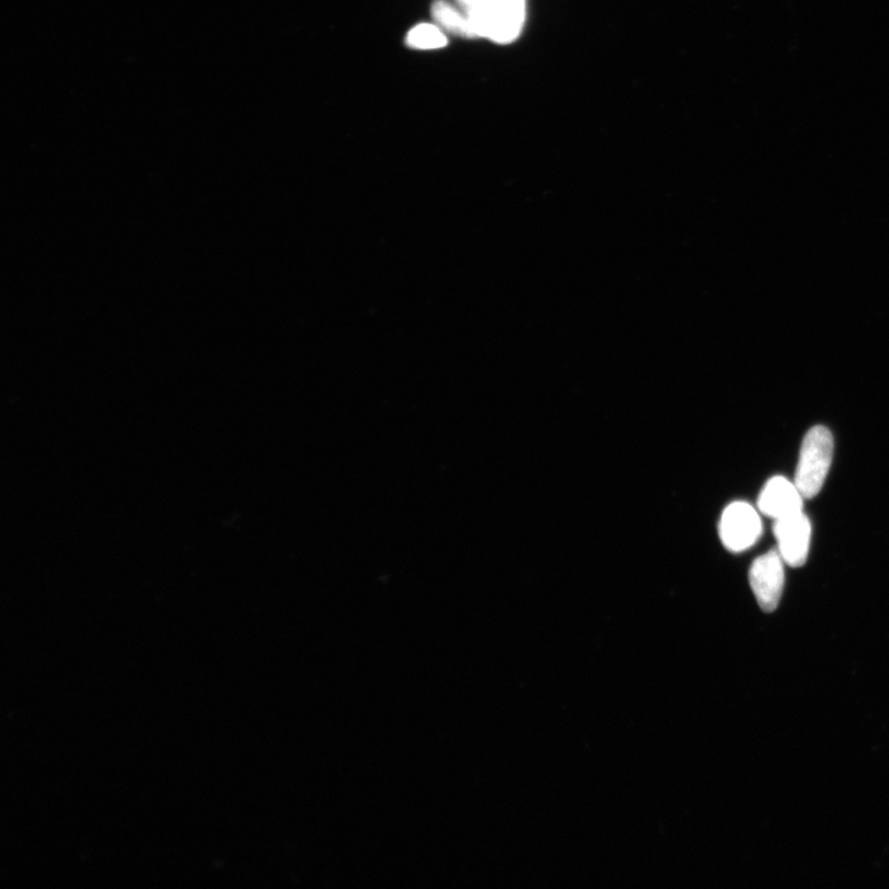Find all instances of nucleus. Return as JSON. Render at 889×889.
Segmentation results:
<instances>
[{"instance_id": "nucleus-2", "label": "nucleus", "mask_w": 889, "mask_h": 889, "mask_svg": "<svg viewBox=\"0 0 889 889\" xmlns=\"http://www.w3.org/2000/svg\"><path fill=\"white\" fill-rule=\"evenodd\" d=\"M832 454H834V438L826 426H814L807 433L794 481L804 500L816 497L823 488Z\"/></svg>"}, {"instance_id": "nucleus-8", "label": "nucleus", "mask_w": 889, "mask_h": 889, "mask_svg": "<svg viewBox=\"0 0 889 889\" xmlns=\"http://www.w3.org/2000/svg\"><path fill=\"white\" fill-rule=\"evenodd\" d=\"M405 43L413 50L435 51L447 47L448 37L436 22H419L408 31Z\"/></svg>"}, {"instance_id": "nucleus-1", "label": "nucleus", "mask_w": 889, "mask_h": 889, "mask_svg": "<svg viewBox=\"0 0 889 889\" xmlns=\"http://www.w3.org/2000/svg\"><path fill=\"white\" fill-rule=\"evenodd\" d=\"M466 13L475 38L508 45L522 36L526 0H477Z\"/></svg>"}, {"instance_id": "nucleus-7", "label": "nucleus", "mask_w": 889, "mask_h": 889, "mask_svg": "<svg viewBox=\"0 0 889 889\" xmlns=\"http://www.w3.org/2000/svg\"><path fill=\"white\" fill-rule=\"evenodd\" d=\"M432 16L438 27L447 33L466 39H474L467 13L457 10L446 0H436L432 7Z\"/></svg>"}, {"instance_id": "nucleus-6", "label": "nucleus", "mask_w": 889, "mask_h": 889, "mask_svg": "<svg viewBox=\"0 0 889 889\" xmlns=\"http://www.w3.org/2000/svg\"><path fill=\"white\" fill-rule=\"evenodd\" d=\"M803 495L796 483L778 476L771 478L759 497V510L774 521L803 512Z\"/></svg>"}, {"instance_id": "nucleus-5", "label": "nucleus", "mask_w": 889, "mask_h": 889, "mask_svg": "<svg viewBox=\"0 0 889 889\" xmlns=\"http://www.w3.org/2000/svg\"><path fill=\"white\" fill-rule=\"evenodd\" d=\"M773 531L786 564L792 567L803 566L809 553L810 537H812V525L807 515L802 512L776 521Z\"/></svg>"}, {"instance_id": "nucleus-3", "label": "nucleus", "mask_w": 889, "mask_h": 889, "mask_svg": "<svg viewBox=\"0 0 889 889\" xmlns=\"http://www.w3.org/2000/svg\"><path fill=\"white\" fill-rule=\"evenodd\" d=\"M762 533L759 513L745 502H734L727 506L719 524L723 545L733 553H741L755 545Z\"/></svg>"}, {"instance_id": "nucleus-9", "label": "nucleus", "mask_w": 889, "mask_h": 889, "mask_svg": "<svg viewBox=\"0 0 889 889\" xmlns=\"http://www.w3.org/2000/svg\"><path fill=\"white\" fill-rule=\"evenodd\" d=\"M458 2L463 4L465 9H467L471 6H474L477 2V0H458Z\"/></svg>"}, {"instance_id": "nucleus-4", "label": "nucleus", "mask_w": 889, "mask_h": 889, "mask_svg": "<svg viewBox=\"0 0 889 889\" xmlns=\"http://www.w3.org/2000/svg\"><path fill=\"white\" fill-rule=\"evenodd\" d=\"M784 561L780 551H769L753 561L750 584L759 605L771 613L778 608L784 586Z\"/></svg>"}]
</instances>
